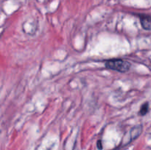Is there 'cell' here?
<instances>
[{"instance_id": "5b68a950", "label": "cell", "mask_w": 151, "mask_h": 150, "mask_svg": "<svg viewBox=\"0 0 151 150\" xmlns=\"http://www.w3.org/2000/svg\"><path fill=\"white\" fill-rule=\"evenodd\" d=\"M97 147H98L99 149H103V146H102V142L101 141H97Z\"/></svg>"}, {"instance_id": "7a4b0ae2", "label": "cell", "mask_w": 151, "mask_h": 150, "mask_svg": "<svg viewBox=\"0 0 151 150\" xmlns=\"http://www.w3.org/2000/svg\"><path fill=\"white\" fill-rule=\"evenodd\" d=\"M140 21L142 28L145 30H151V17L150 16H142Z\"/></svg>"}, {"instance_id": "277c9868", "label": "cell", "mask_w": 151, "mask_h": 150, "mask_svg": "<svg viewBox=\"0 0 151 150\" xmlns=\"http://www.w3.org/2000/svg\"><path fill=\"white\" fill-rule=\"evenodd\" d=\"M148 110H149L148 102H146L145 103V104H143L141 106V107H140V110H139L140 115H142V116H145V115H146L147 113V112H148Z\"/></svg>"}, {"instance_id": "3957f363", "label": "cell", "mask_w": 151, "mask_h": 150, "mask_svg": "<svg viewBox=\"0 0 151 150\" xmlns=\"http://www.w3.org/2000/svg\"><path fill=\"white\" fill-rule=\"evenodd\" d=\"M142 132V126H137L133 128L131 130V141L134 140L135 138H138Z\"/></svg>"}, {"instance_id": "6da1fadb", "label": "cell", "mask_w": 151, "mask_h": 150, "mask_svg": "<svg viewBox=\"0 0 151 150\" xmlns=\"http://www.w3.org/2000/svg\"><path fill=\"white\" fill-rule=\"evenodd\" d=\"M105 66L107 69L111 70L116 71L121 73H125L130 70L131 63L122 59H114V60H107L105 63Z\"/></svg>"}]
</instances>
